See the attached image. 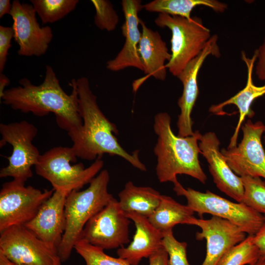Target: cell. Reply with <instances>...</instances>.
I'll list each match as a JSON object with an SVG mask.
<instances>
[{"mask_svg":"<svg viewBox=\"0 0 265 265\" xmlns=\"http://www.w3.org/2000/svg\"><path fill=\"white\" fill-rule=\"evenodd\" d=\"M20 85L5 90L2 103L13 109L22 113H31L43 117L53 113L57 125L66 131L69 136L78 132L83 122L79 113L76 79L71 80L72 90L66 93L60 85L53 69L46 66L44 79L35 85L27 78L19 81Z\"/></svg>","mask_w":265,"mask_h":265,"instance_id":"obj_1","label":"cell"},{"mask_svg":"<svg viewBox=\"0 0 265 265\" xmlns=\"http://www.w3.org/2000/svg\"><path fill=\"white\" fill-rule=\"evenodd\" d=\"M76 86L83 124L78 132L69 137L77 157L95 160L104 154L117 156L138 170L146 171L145 165L139 158V151L129 153L119 143L116 136L118 133L117 128L100 108L87 78L82 77L76 80Z\"/></svg>","mask_w":265,"mask_h":265,"instance_id":"obj_2","label":"cell"},{"mask_svg":"<svg viewBox=\"0 0 265 265\" xmlns=\"http://www.w3.org/2000/svg\"><path fill=\"white\" fill-rule=\"evenodd\" d=\"M171 122V117L166 112H159L154 117L153 128L158 137L154 152L157 159L156 173L159 181L174 184L178 181V175L185 174L205 184L207 177L199 160L201 133L196 131L190 136L176 135Z\"/></svg>","mask_w":265,"mask_h":265,"instance_id":"obj_3","label":"cell"},{"mask_svg":"<svg viewBox=\"0 0 265 265\" xmlns=\"http://www.w3.org/2000/svg\"><path fill=\"white\" fill-rule=\"evenodd\" d=\"M109 179L108 171L102 170L86 189L74 190L68 194L65 203L66 228L57 249L62 262L69 259L87 222L113 197L108 191Z\"/></svg>","mask_w":265,"mask_h":265,"instance_id":"obj_4","label":"cell"},{"mask_svg":"<svg viewBox=\"0 0 265 265\" xmlns=\"http://www.w3.org/2000/svg\"><path fill=\"white\" fill-rule=\"evenodd\" d=\"M77 158L72 147H53L41 155L35 165V172L49 181L54 190L68 193L80 190L100 172L104 162L100 156L87 167L81 162L72 165Z\"/></svg>","mask_w":265,"mask_h":265,"instance_id":"obj_5","label":"cell"},{"mask_svg":"<svg viewBox=\"0 0 265 265\" xmlns=\"http://www.w3.org/2000/svg\"><path fill=\"white\" fill-rule=\"evenodd\" d=\"M161 27L171 31V58L165 67L177 77L186 65L203 50L212 36L210 30L196 16L187 19L184 17L159 13L155 20Z\"/></svg>","mask_w":265,"mask_h":265,"instance_id":"obj_6","label":"cell"},{"mask_svg":"<svg viewBox=\"0 0 265 265\" xmlns=\"http://www.w3.org/2000/svg\"><path fill=\"white\" fill-rule=\"evenodd\" d=\"M173 190L178 196H184L186 205L200 217L205 213L228 220L248 236H254L262 226L264 215L243 203H235L207 190L202 192L191 188H185L179 181Z\"/></svg>","mask_w":265,"mask_h":265,"instance_id":"obj_7","label":"cell"},{"mask_svg":"<svg viewBox=\"0 0 265 265\" xmlns=\"http://www.w3.org/2000/svg\"><path fill=\"white\" fill-rule=\"evenodd\" d=\"M37 133L35 126L26 120L0 124V148L6 143L12 147L11 155L6 157L8 165L0 170V178L12 177L26 183L32 177L31 168L41 156L32 143Z\"/></svg>","mask_w":265,"mask_h":265,"instance_id":"obj_8","label":"cell"},{"mask_svg":"<svg viewBox=\"0 0 265 265\" xmlns=\"http://www.w3.org/2000/svg\"><path fill=\"white\" fill-rule=\"evenodd\" d=\"M53 191L25 186V183L14 179L4 183L0 191V233L32 220Z\"/></svg>","mask_w":265,"mask_h":265,"instance_id":"obj_9","label":"cell"},{"mask_svg":"<svg viewBox=\"0 0 265 265\" xmlns=\"http://www.w3.org/2000/svg\"><path fill=\"white\" fill-rule=\"evenodd\" d=\"M130 223L118 200L113 197L87 222L80 239L103 250L119 248L130 241Z\"/></svg>","mask_w":265,"mask_h":265,"instance_id":"obj_10","label":"cell"},{"mask_svg":"<svg viewBox=\"0 0 265 265\" xmlns=\"http://www.w3.org/2000/svg\"><path fill=\"white\" fill-rule=\"evenodd\" d=\"M0 251L17 265H53L57 249L45 242L24 225L0 233Z\"/></svg>","mask_w":265,"mask_h":265,"instance_id":"obj_11","label":"cell"},{"mask_svg":"<svg viewBox=\"0 0 265 265\" xmlns=\"http://www.w3.org/2000/svg\"><path fill=\"white\" fill-rule=\"evenodd\" d=\"M265 125L248 119L241 127L240 142L231 148L221 150L232 170L239 177L249 176L265 179V151L262 143Z\"/></svg>","mask_w":265,"mask_h":265,"instance_id":"obj_12","label":"cell"},{"mask_svg":"<svg viewBox=\"0 0 265 265\" xmlns=\"http://www.w3.org/2000/svg\"><path fill=\"white\" fill-rule=\"evenodd\" d=\"M12 4L10 15L13 20L14 39L19 47L18 54L38 57L44 54L53 38L52 29L40 26L32 4L19 0H13Z\"/></svg>","mask_w":265,"mask_h":265,"instance_id":"obj_13","label":"cell"},{"mask_svg":"<svg viewBox=\"0 0 265 265\" xmlns=\"http://www.w3.org/2000/svg\"><path fill=\"white\" fill-rule=\"evenodd\" d=\"M217 40L216 34L212 35L203 50L186 65L177 77L183 86L182 94L178 101V105L180 109L177 123L178 135L179 136L186 137L194 133L192 130L193 122L191 113L199 94L198 75L208 56L220 57Z\"/></svg>","mask_w":265,"mask_h":265,"instance_id":"obj_14","label":"cell"},{"mask_svg":"<svg viewBox=\"0 0 265 265\" xmlns=\"http://www.w3.org/2000/svg\"><path fill=\"white\" fill-rule=\"evenodd\" d=\"M189 225L201 228V232L196 233L197 240H206V254L201 265H217L225 254L246 238V233L237 225L217 216L208 219L194 216Z\"/></svg>","mask_w":265,"mask_h":265,"instance_id":"obj_15","label":"cell"},{"mask_svg":"<svg viewBox=\"0 0 265 265\" xmlns=\"http://www.w3.org/2000/svg\"><path fill=\"white\" fill-rule=\"evenodd\" d=\"M220 144L216 134L212 132L201 134L198 143L216 187L237 202L242 203L244 187L241 179L228 165L220 151Z\"/></svg>","mask_w":265,"mask_h":265,"instance_id":"obj_16","label":"cell"},{"mask_svg":"<svg viewBox=\"0 0 265 265\" xmlns=\"http://www.w3.org/2000/svg\"><path fill=\"white\" fill-rule=\"evenodd\" d=\"M68 194L54 190L34 218L24 225L39 239L57 249L66 228L65 203Z\"/></svg>","mask_w":265,"mask_h":265,"instance_id":"obj_17","label":"cell"},{"mask_svg":"<svg viewBox=\"0 0 265 265\" xmlns=\"http://www.w3.org/2000/svg\"><path fill=\"white\" fill-rule=\"evenodd\" d=\"M121 4L125 18L122 31L125 38V42L116 56L107 62L106 68L116 72L132 67L144 71V66L138 52L141 33L138 28L141 20L138 14L143 8L141 1L123 0Z\"/></svg>","mask_w":265,"mask_h":265,"instance_id":"obj_18","label":"cell"},{"mask_svg":"<svg viewBox=\"0 0 265 265\" xmlns=\"http://www.w3.org/2000/svg\"><path fill=\"white\" fill-rule=\"evenodd\" d=\"M241 58L247 69V80L245 86L233 97L219 104L213 105L209 108L211 113L217 115H224L226 113L223 111V108L228 105H235L238 110V121L227 148L237 145L238 135L242 123L246 117L252 118L255 115L254 111L251 108L253 102L257 98L265 95V83L263 85L257 86L253 81V68L257 58L256 51L251 58L247 57L245 53L242 52Z\"/></svg>","mask_w":265,"mask_h":265,"instance_id":"obj_19","label":"cell"},{"mask_svg":"<svg viewBox=\"0 0 265 265\" xmlns=\"http://www.w3.org/2000/svg\"><path fill=\"white\" fill-rule=\"evenodd\" d=\"M124 213L133 222L135 231L129 245L118 248L117 254L131 265H137L143 258H149L163 247V235L151 224L147 217L135 212Z\"/></svg>","mask_w":265,"mask_h":265,"instance_id":"obj_20","label":"cell"},{"mask_svg":"<svg viewBox=\"0 0 265 265\" xmlns=\"http://www.w3.org/2000/svg\"><path fill=\"white\" fill-rule=\"evenodd\" d=\"M142 27L138 52L144 66V72L149 76L163 81L166 76V61L171 58L165 42L158 31L148 27L140 21Z\"/></svg>","mask_w":265,"mask_h":265,"instance_id":"obj_21","label":"cell"},{"mask_svg":"<svg viewBox=\"0 0 265 265\" xmlns=\"http://www.w3.org/2000/svg\"><path fill=\"white\" fill-rule=\"evenodd\" d=\"M161 194L149 186H135L128 182L119 193V204L124 212H135L149 217L158 206Z\"/></svg>","mask_w":265,"mask_h":265,"instance_id":"obj_22","label":"cell"},{"mask_svg":"<svg viewBox=\"0 0 265 265\" xmlns=\"http://www.w3.org/2000/svg\"><path fill=\"white\" fill-rule=\"evenodd\" d=\"M194 212L172 197L161 195L158 206L148 217L151 224L162 234L171 231L177 224L189 225Z\"/></svg>","mask_w":265,"mask_h":265,"instance_id":"obj_23","label":"cell"},{"mask_svg":"<svg viewBox=\"0 0 265 265\" xmlns=\"http://www.w3.org/2000/svg\"><path fill=\"white\" fill-rule=\"evenodd\" d=\"M203 5L217 12H223L227 5L216 0H155L143 5L146 11L159 12L190 19L191 12L196 6Z\"/></svg>","mask_w":265,"mask_h":265,"instance_id":"obj_24","label":"cell"},{"mask_svg":"<svg viewBox=\"0 0 265 265\" xmlns=\"http://www.w3.org/2000/svg\"><path fill=\"white\" fill-rule=\"evenodd\" d=\"M42 23H53L62 19L73 11L78 0H30Z\"/></svg>","mask_w":265,"mask_h":265,"instance_id":"obj_25","label":"cell"},{"mask_svg":"<svg viewBox=\"0 0 265 265\" xmlns=\"http://www.w3.org/2000/svg\"><path fill=\"white\" fill-rule=\"evenodd\" d=\"M248 236L242 241L231 248L220 259L217 265H252L260 259L259 251Z\"/></svg>","mask_w":265,"mask_h":265,"instance_id":"obj_26","label":"cell"},{"mask_svg":"<svg viewBox=\"0 0 265 265\" xmlns=\"http://www.w3.org/2000/svg\"><path fill=\"white\" fill-rule=\"evenodd\" d=\"M240 178L244 187L242 203L265 215V181L249 176Z\"/></svg>","mask_w":265,"mask_h":265,"instance_id":"obj_27","label":"cell"},{"mask_svg":"<svg viewBox=\"0 0 265 265\" xmlns=\"http://www.w3.org/2000/svg\"><path fill=\"white\" fill-rule=\"evenodd\" d=\"M74 249L83 258L86 265H131L126 260L110 256L104 250L81 239L76 243Z\"/></svg>","mask_w":265,"mask_h":265,"instance_id":"obj_28","label":"cell"},{"mask_svg":"<svg viewBox=\"0 0 265 265\" xmlns=\"http://www.w3.org/2000/svg\"><path fill=\"white\" fill-rule=\"evenodd\" d=\"M95 9L94 23L101 30H114L118 23L119 17L109 0H91Z\"/></svg>","mask_w":265,"mask_h":265,"instance_id":"obj_29","label":"cell"},{"mask_svg":"<svg viewBox=\"0 0 265 265\" xmlns=\"http://www.w3.org/2000/svg\"><path fill=\"white\" fill-rule=\"evenodd\" d=\"M162 234V245L168 255V265H190L186 256L187 243L177 240L172 230Z\"/></svg>","mask_w":265,"mask_h":265,"instance_id":"obj_30","label":"cell"},{"mask_svg":"<svg viewBox=\"0 0 265 265\" xmlns=\"http://www.w3.org/2000/svg\"><path fill=\"white\" fill-rule=\"evenodd\" d=\"M14 38V31L11 27L0 26V73H2L5 68L11 46V40Z\"/></svg>","mask_w":265,"mask_h":265,"instance_id":"obj_31","label":"cell"},{"mask_svg":"<svg viewBox=\"0 0 265 265\" xmlns=\"http://www.w3.org/2000/svg\"><path fill=\"white\" fill-rule=\"evenodd\" d=\"M255 51L257 55L255 73L259 80L265 81V36L262 44Z\"/></svg>","mask_w":265,"mask_h":265,"instance_id":"obj_32","label":"cell"},{"mask_svg":"<svg viewBox=\"0 0 265 265\" xmlns=\"http://www.w3.org/2000/svg\"><path fill=\"white\" fill-rule=\"evenodd\" d=\"M264 216L262 226L253 237V242L259 251V260H265V215Z\"/></svg>","mask_w":265,"mask_h":265,"instance_id":"obj_33","label":"cell"},{"mask_svg":"<svg viewBox=\"0 0 265 265\" xmlns=\"http://www.w3.org/2000/svg\"><path fill=\"white\" fill-rule=\"evenodd\" d=\"M149 260V265H168V255L163 247L153 254Z\"/></svg>","mask_w":265,"mask_h":265,"instance_id":"obj_34","label":"cell"},{"mask_svg":"<svg viewBox=\"0 0 265 265\" xmlns=\"http://www.w3.org/2000/svg\"><path fill=\"white\" fill-rule=\"evenodd\" d=\"M12 7L9 0H0V18L5 15L10 14Z\"/></svg>","mask_w":265,"mask_h":265,"instance_id":"obj_35","label":"cell"},{"mask_svg":"<svg viewBox=\"0 0 265 265\" xmlns=\"http://www.w3.org/2000/svg\"><path fill=\"white\" fill-rule=\"evenodd\" d=\"M10 83L9 79L3 73H0V99L2 97L5 88Z\"/></svg>","mask_w":265,"mask_h":265,"instance_id":"obj_36","label":"cell"},{"mask_svg":"<svg viewBox=\"0 0 265 265\" xmlns=\"http://www.w3.org/2000/svg\"><path fill=\"white\" fill-rule=\"evenodd\" d=\"M0 265H17L11 261L5 255L0 251Z\"/></svg>","mask_w":265,"mask_h":265,"instance_id":"obj_37","label":"cell"},{"mask_svg":"<svg viewBox=\"0 0 265 265\" xmlns=\"http://www.w3.org/2000/svg\"><path fill=\"white\" fill-rule=\"evenodd\" d=\"M62 262L61 261L60 259L58 256L55 259L53 265H62Z\"/></svg>","mask_w":265,"mask_h":265,"instance_id":"obj_38","label":"cell"},{"mask_svg":"<svg viewBox=\"0 0 265 265\" xmlns=\"http://www.w3.org/2000/svg\"><path fill=\"white\" fill-rule=\"evenodd\" d=\"M252 265H265V260H259L257 262Z\"/></svg>","mask_w":265,"mask_h":265,"instance_id":"obj_39","label":"cell"},{"mask_svg":"<svg viewBox=\"0 0 265 265\" xmlns=\"http://www.w3.org/2000/svg\"><path fill=\"white\" fill-rule=\"evenodd\" d=\"M264 133H265V135L264 136V141H265V129Z\"/></svg>","mask_w":265,"mask_h":265,"instance_id":"obj_40","label":"cell"}]
</instances>
